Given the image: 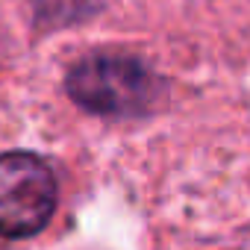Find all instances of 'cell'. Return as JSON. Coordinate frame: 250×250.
I'll return each instance as SVG.
<instances>
[{
	"label": "cell",
	"instance_id": "cell-1",
	"mask_svg": "<svg viewBox=\"0 0 250 250\" xmlns=\"http://www.w3.org/2000/svg\"><path fill=\"white\" fill-rule=\"evenodd\" d=\"M68 94L94 115H139L156 100L159 80L130 56H88L71 68Z\"/></svg>",
	"mask_w": 250,
	"mask_h": 250
},
{
	"label": "cell",
	"instance_id": "cell-2",
	"mask_svg": "<svg viewBox=\"0 0 250 250\" xmlns=\"http://www.w3.org/2000/svg\"><path fill=\"white\" fill-rule=\"evenodd\" d=\"M56 177L36 153L0 156V235L30 238L47 227L56 209Z\"/></svg>",
	"mask_w": 250,
	"mask_h": 250
}]
</instances>
